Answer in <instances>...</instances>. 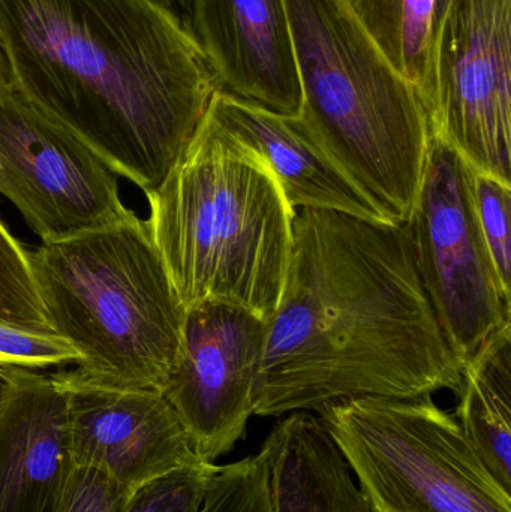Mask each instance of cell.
I'll return each instance as SVG.
<instances>
[{"mask_svg": "<svg viewBox=\"0 0 511 512\" xmlns=\"http://www.w3.org/2000/svg\"><path fill=\"white\" fill-rule=\"evenodd\" d=\"M461 366L420 282L407 225L299 209L252 391L260 417L360 397L458 391Z\"/></svg>", "mask_w": 511, "mask_h": 512, "instance_id": "cell-1", "label": "cell"}, {"mask_svg": "<svg viewBox=\"0 0 511 512\" xmlns=\"http://www.w3.org/2000/svg\"><path fill=\"white\" fill-rule=\"evenodd\" d=\"M6 81L144 194L167 179L219 84L158 0H0Z\"/></svg>", "mask_w": 511, "mask_h": 512, "instance_id": "cell-2", "label": "cell"}, {"mask_svg": "<svg viewBox=\"0 0 511 512\" xmlns=\"http://www.w3.org/2000/svg\"><path fill=\"white\" fill-rule=\"evenodd\" d=\"M146 197L153 243L185 309L222 301L272 318L296 212L263 161L206 113L182 158Z\"/></svg>", "mask_w": 511, "mask_h": 512, "instance_id": "cell-3", "label": "cell"}, {"mask_svg": "<svg viewBox=\"0 0 511 512\" xmlns=\"http://www.w3.org/2000/svg\"><path fill=\"white\" fill-rule=\"evenodd\" d=\"M299 119L387 221L407 224L431 149L428 108L345 0H284Z\"/></svg>", "mask_w": 511, "mask_h": 512, "instance_id": "cell-4", "label": "cell"}, {"mask_svg": "<svg viewBox=\"0 0 511 512\" xmlns=\"http://www.w3.org/2000/svg\"><path fill=\"white\" fill-rule=\"evenodd\" d=\"M51 330L80 360L75 378L164 391L182 343L186 309L147 221H122L29 252Z\"/></svg>", "mask_w": 511, "mask_h": 512, "instance_id": "cell-5", "label": "cell"}, {"mask_svg": "<svg viewBox=\"0 0 511 512\" xmlns=\"http://www.w3.org/2000/svg\"><path fill=\"white\" fill-rule=\"evenodd\" d=\"M318 414L375 511L511 512V493L432 396L360 397Z\"/></svg>", "mask_w": 511, "mask_h": 512, "instance_id": "cell-6", "label": "cell"}, {"mask_svg": "<svg viewBox=\"0 0 511 512\" xmlns=\"http://www.w3.org/2000/svg\"><path fill=\"white\" fill-rule=\"evenodd\" d=\"M473 168L432 138L407 221L420 282L459 366L511 325L504 289L477 219Z\"/></svg>", "mask_w": 511, "mask_h": 512, "instance_id": "cell-7", "label": "cell"}, {"mask_svg": "<svg viewBox=\"0 0 511 512\" xmlns=\"http://www.w3.org/2000/svg\"><path fill=\"white\" fill-rule=\"evenodd\" d=\"M432 134L511 185V0H450L432 38Z\"/></svg>", "mask_w": 511, "mask_h": 512, "instance_id": "cell-8", "label": "cell"}, {"mask_svg": "<svg viewBox=\"0 0 511 512\" xmlns=\"http://www.w3.org/2000/svg\"><path fill=\"white\" fill-rule=\"evenodd\" d=\"M0 194L42 243L98 230L131 213L117 174L6 80L0 81Z\"/></svg>", "mask_w": 511, "mask_h": 512, "instance_id": "cell-9", "label": "cell"}, {"mask_svg": "<svg viewBox=\"0 0 511 512\" xmlns=\"http://www.w3.org/2000/svg\"><path fill=\"white\" fill-rule=\"evenodd\" d=\"M266 333L267 321L234 304L204 301L186 309L162 393L200 462L215 463L245 436Z\"/></svg>", "mask_w": 511, "mask_h": 512, "instance_id": "cell-10", "label": "cell"}, {"mask_svg": "<svg viewBox=\"0 0 511 512\" xmlns=\"http://www.w3.org/2000/svg\"><path fill=\"white\" fill-rule=\"evenodd\" d=\"M53 376L68 405L74 466L102 472L134 492L200 463L162 391L92 384L69 370Z\"/></svg>", "mask_w": 511, "mask_h": 512, "instance_id": "cell-11", "label": "cell"}, {"mask_svg": "<svg viewBox=\"0 0 511 512\" xmlns=\"http://www.w3.org/2000/svg\"><path fill=\"white\" fill-rule=\"evenodd\" d=\"M189 26L222 92L299 116L302 90L284 0H192Z\"/></svg>", "mask_w": 511, "mask_h": 512, "instance_id": "cell-12", "label": "cell"}, {"mask_svg": "<svg viewBox=\"0 0 511 512\" xmlns=\"http://www.w3.org/2000/svg\"><path fill=\"white\" fill-rule=\"evenodd\" d=\"M74 471L68 405L53 375L0 372V512H60Z\"/></svg>", "mask_w": 511, "mask_h": 512, "instance_id": "cell-13", "label": "cell"}, {"mask_svg": "<svg viewBox=\"0 0 511 512\" xmlns=\"http://www.w3.org/2000/svg\"><path fill=\"white\" fill-rule=\"evenodd\" d=\"M207 114L266 164L288 206L387 221L297 116L272 113L218 90Z\"/></svg>", "mask_w": 511, "mask_h": 512, "instance_id": "cell-14", "label": "cell"}, {"mask_svg": "<svg viewBox=\"0 0 511 512\" xmlns=\"http://www.w3.org/2000/svg\"><path fill=\"white\" fill-rule=\"evenodd\" d=\"M261 450L269 463L273 512H377L312 412L288 414Z\"/></svg>", "mask_w": 511, "mask_h": 512, "instance_id": "cell-15", "label": "cell"}, {"mask_svg": "<svg viewBox=\"0 0 511 512\" xmlns=\"http://www.w3.org/2000/svg\"><path fill=\"white\" fill-rule=\"evenodd\" d=\"M456 421L498 483L511 493V325L461 367Z\"/></svg>", "mask_w": 511, "mask_h": 512, "instance_id": "cell-16", "label": "cell"}, {"mask_svg": "<svg viewBox=\"0 0 511 512\" xmlns=\"http://www.w3.org/2000/svg\"><path fill=\"white\" fill-rule=\"evenodd\" d=\"M345 3L389 62L416 87L429 113L435 0H345Z\"/></svg>", "mask_w": 511, "mask_h": 512, "instance_id": "cell-17", "label": "cell"}, {"mask_svg": "<svg viewBox=\"0 0 511 512\" xmlns=\"http://www.w3.org/2000/svg\"><path fill=\"white\" fill-rule=\"evenodd\" d=\"M0 322L54 333L33 276L29 252L0 221Z\"/></svg>", "mask_w": 511, "mask_h": 512, "instance_id": "cell-18", "label": "cell"}, {"mask_svg": "<svg viewBox=\"0 0 511 512\" xmlns=\"http://www.w3.org/2000/svg\"><path fill=\"white\" fill-rule=\"evenodd\" d=\"M200 512H273L266 453L218 466Z\"/></svg>", "mask_w": 511, "mask_h": 512, "instance_id": "cell-19", "label": "cell"}, {"mask_svg": "<svg viewBox=\"0 0 511 512\" xmlns=\"http://www.w3.org/2000/svg\"><path fill=\"white\" fill-rule=\"evenodd\" d=\"M216 469L200 462L149 481L131 493L126 512H200Z\"/></svg>", "mask_w": 511, "mask_h": 512, "instance_id": "cell-20", "label": "cell"}, {"mask_svg": "<svg viewBox=\"0 0 511 512\" xmlns=\"http://www.w3.org/2000/svg\"><path fill=\"white\" fill-rule=\"evenodd\" d=\"M474 206L504 289L511 294V185L474 170Z\"/></svg>", "mask_w": 511, "mask_h": 512, "instance_id": "cell-21", "label": "cell"}, {"mask_svg": "<svg viewBox=\"0 0 511 512\" xmlns=\"http://www.w3.org/2000/svg\"><path fill=\"white\" fill-rule=\"evenodd\" d=\"M80 360L77 349L56 333L27 330L0 322V372L63 367Z\"/></svg>", "mask_w": 511, "mask_h": 512, "instance_id": "cell-22", "label": "cell"}, {"mask_svg": "<svg viewBox=\"0 0 511 512\" xmlns=\"http://www.w3.org/2000/svg\"><path fill=\"white\" fill-rule=\"evenodd\" d=\"M131 493L102 472L74 466L60 512H126Z\"/></svg>", "mask_w": 511, "mask_h": 512, "instance_id": "cell-23", "label": "cell"}, {"mask_svg": "<svg viewBox=\"0 0 511 512\" xmlns=\"http://www.w3.org/2000/svg\"><path fill=\"white\" fill-rule=\"evenodd\" d=\"M162 5L167 6L171 11L176 12L180 18L189 24V18H191V6L192 0H158Z\"/></svg>", "mask_w": 511, "mask_h": 512, "instance_id": "cell-24", "label": "cell"}, {"mask_svg": "<svg viewBox=\"0 0 511 512\" xmlns=\"http://www.w3.org/2000/svg\"><path fill=\"white\" fill-rule=\"evenodd\" d=\"M6 80V65L3 60L2 50H0V81Z\"/></svg>", "mask_w": 511, "mask_h": 512, "instance_id": "cell-25", "label": "cell"}]
</instances>
